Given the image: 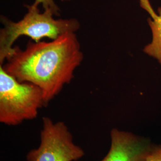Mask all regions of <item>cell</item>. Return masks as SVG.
<instances>
[{
    "mask_svg": "<svg viewBox=\"0 0 161 161\" xmlns=\"http://www.w3.org/2000/svg\"><path fill=\"white\" fill-rule=\"evenodd\" d=\"M84 54L75 32H68L50 41H29L25 49L14 46L4 70L19 82L41 89L46 105L69 84L82 62Z\"/></svg>",
    "mask_w": 161,
    "mask_h": 161,
    "instance_id": "obj_1",
    "label": "cell"
},
{
    "mask_svg": "<svg viewBox=\"0 0 161 161\" xmlns=\"http://www.w3.org/2000/svg\"><path fill=\"white\" fill-rule=\"evenodd\" d=\"M26 7L27 13L17 22L1 16L4 26L0 30V65L12 56L14 44L20 36H28L38 42L44 38L54 40L66 32H76L80 28V23L76 19H56L50 10L41 13L37 6Z\"/></svg>",
    "mask_w": 161,
    "mask_h": 161,
    "instance_id": "obj_2",
    "label": "cell"
},
{
    "mask_svg": "<svg viewBox=\"0 0 161 161\" xmlns=\"http://www.w3.org/2000/svg\"><path fill=\"white\" fill-rule=\"evenodd\" d=\"M39 86L28 82H20L9 75L0 65V122L17 125L34 119L38 110L46 106Z\"/></svg>",
    "mask_w": 161,
    "mask_h": 161,
    "instance_id": "obj_3",
    "label": "cell"
},
{
    "mask_svg": "<svg viewBox=\"0 0 161 161\" xmlns=\"http://www.w3.org/2000/svg\"><path fill=\"white\" fill-rule=\"evenodd\" d=\"M85 152L74 142L68 127L64 122H53L48 117L42 118L40 144L28 153V161H76Z\"/></svg>",
    "mask_w": 161,
    "mask_h": 161,
    "instance_id": "obj_4",
    "label": "cell"
},
{
    "mask_svg": "<svg viewBox=\"0 0 161 161\" xmlns=\"http://www.w3.org/2000/svg\"><path fill=\"white\" fill-rule=\"evenodd\" d=\"M153 145L132 132L113 128L109 152L100 161H140Z\"/></svg>",
    "mask_w": 161,
    "mask_h": 161,
    "instance_id": "obj_5",
    "label": "cell"
},
{
    "mask_svg": "<svg viewBox=\"0 0 161 161\" xmlns=\"http://www.w3.org/2000/svg\"><path fill=\"white\" fill-rule=\"evenodd\" d=\"M142 8L149 14L148 23L152 33V42L146 46L143 52L161 64V7L154 11L149 0H138Z\"/></svg>",
    "mask_w": 161,
    "mask_h": 161,
    "instance_id": "obj_6",
    "label": "cell"
},
{
    "mask_svg": "<svg viewBox=\"0 0 161 161\" xmlns=\"http://www.w3.org/2000/svg\"><path fill=\"white\" fill-rule=\"evenodd\" d=\"M32 4L37 7L41 4L44 10H52L55 16H58L60 14V9L55 3L54 0H35Z\"/></svg>",
    "mask_w": 161,
    "mask_h": 161,
    "instance_id": "obj_7",
    "label": "cell"
},
{
    "mask_svg": "<svg viewBox=\"0 0 161 161\" xmlns=\"http://www.w3.org/2000/svg\"><path fill=\"white\" fill-rule=\"evenodd\" d=\"M140 161H161V145L152 146Z\"/></svg>",
    "mask_w": 161,
    "mask_h": 161,
    "instance_id": "obj_8",
    "label": "cell"
},
{
    "mask_svg": "<svg viewBox=\"0 0 161 161\" xmlns=\"http://www.w3.org/2000/svg\"><path fill=\"white\" fill-rule=\"evenodd\" d=\"M62 1H70V0H61Z\"/></svg>",
    "mask_w": 161,
    "mask_h": 161,
    "instance_id": "obj_9",
    "label": "cell"
}]
</instances>
